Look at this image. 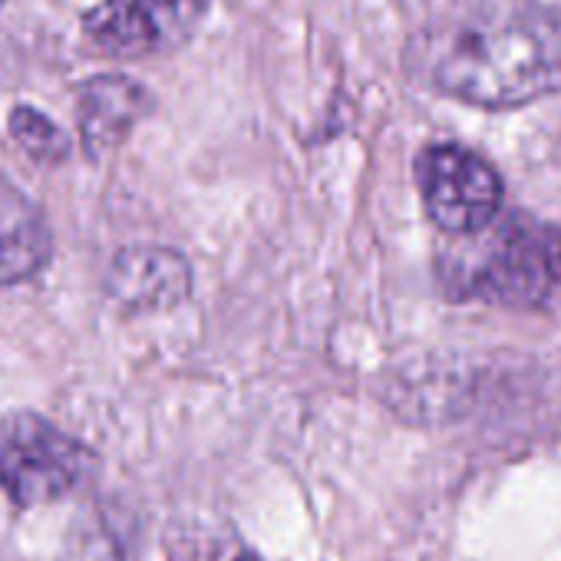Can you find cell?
Wrapping results in <instances>:
<instances>
[{
  "label": "cell",
  "mask_w": 561,
  "mask_h": 561,
  "mask_svg": "<svg viewBox=\"0 0 561 561\" xmlns=\"http://www.w3.org/2000/svg\"><path fill=\"white\" fill-rule=\"evenodd\" d=\"M416 50L439 93L479 110H518L561 87V14L531 0L446 18Z\"/></svg>",
  "instance_id": "obj_1"
},
{
  "label": "cell",
  "mask_w": 561,
  "mask_h": 561,
  "mask_svg": "<svg viewBox=\"0 0 561 561\" xmlns=\"http://www.w3.org/2000/svg\"><path fill=\"white\" fill-rule=\"evenodd\" d=\"M100 456L80 436L37 410L0 413V489L14 508L31 512L83 489Z\"/></svg>",
  "instance_id": "obj_2"
},
{
  "label": "cell",
  "mask_w": 561,
  "mask_h": 561,
  "mask_svg": "<svg viewBox=\"0 0 561 561\" xmlns=\"http://www.w3.org/2000/svg\"><path fill=\"white\" fill-rule=\"evenodd\" d=\"M416 185L430 221L446 234L485 231L505 198L495 165L459 142H433L416 159Z\"/></svg>",
  "instance_id": "obj_3"
},
{
  "label": "cell",
  "mask_w": 561,
  "mask_h": 561,
  "mask_svg": "<svg viewBox=\"0 0 561 561\" xmlns=\"http://www.w3.org/2000/svg\"><path fill=\"white\" fill-rule=\"evenodd\" d=\"M211 0H100L80 21L93 54L110 60H142L185 47Z\"/></svg>",
  "instance_id": "obj_4"
},
{
  "label": "cell",
  "mask_w": 561,
  "mask_h": 561,
  "mask_svg": "<svg viewBox=\"0 0 561 561\" xmlns=\"http://www.w3.org/2000/svg\"><path fill=\"white\" fill-rule=\"evenodd\" d=\"M469 291L508 308H541L558 291V231L531 221H508L469 277Z\"/></svg>",
  "instance_id": "obj_5"
},
{
  "label": "cell",
  "mask_w": 561,
  "mask_h": 561,
  "mask_svg": "<svg viewBox=\"0 0 561 561\" xmlns=\"http://www.w3.org/2000/svg\"><path fill=\"white\" fill-rule=\"evenodd\" d=\"M195 274L182 251L169 244H126L113 254L103 291L110 305L126 318L165 314L192 298Z\"/></svg>",
  "instance_id": "obj_6"
},
{
  "label": "cell",
  "mask_w": 561,
  "mask_h": 561,
  "mask_svg": "<svg viewBox=\"0 0 561 561\" xmlns=\"http://www.w3.org/2000/svg\"><path fill=\"white\" fill-rule=\"evenodd\" d=\"M77 133L87 159L116 152L133 129L156 110L152 90L126 73H96L77 87Z\"/></svg>",
  "instance_id": "obj_7"
},
{
  "label": "cell",
  "mask_w": 561,
  "mask_h": 561,
  "mask_svg": "<svg viewBox=\"0 0 561 561\" xmlns=\"http://www.w3.org/2000/svg\"><path fill=\"white\" fill-rule=\"evenodd\" d=\"M54 261V228L44 205L0 172V288H18Z\"/></svg>",
  "instance_id": "obj_8"
},
{
  "label": "cell",
  "mask_w": 561,
  "mask_h": 561,
  "mask_svg": "<svg viewBox=\"0 0 561 561\" xmlns=\"http://www.w3.org/2000/svg\"><path fill=\"white\" fill-rule=\"evenodd\" d=\"M8 133L24 149V156L34 159L37 165H64L73 152L70 133L60 123H54L47 113H41L37 106H27V103H18L11 110Z\"/></svg>",
  "instance_id": "obj_9"
},
{
  "label": "cell",
  "mask_w": 561,
  "mask_h": 561,
  "mask_svg": "<svg viewBox=\"0 0 561 561\" xmlns=\"http://www.w3.org/2000/svg\"><path fill=\"white\" fill-rule=\"evenodd\" d=\"M558 291H561V231H558Z\"/></svg>",
  "instance_id": "obj_10"
}]
</instances>
